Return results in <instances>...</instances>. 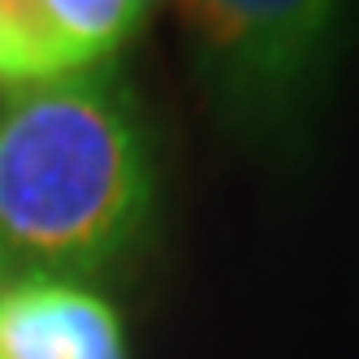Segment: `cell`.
<instances>
[{
	"label": "cell",
	"instance_id": "obj_1",
	"mask_svg": "<svg viewBox=\"0 0 359 359\" xmlns=\"http://www.w3.org/2000/svg\"><path fill=\"white\" fill-rule=\"evenodd\" d=\"M156 165L135 95L79 69L0 95V286L95 281L143 243Z\"/></svg>",
	"mask_w": 359,
	"mask_h": 359
},
{
	"label": "cell",
	"instance_id": "obj_4",
	"mask_svg": "<svg viewBox=\"0 0 359 359\" xmlns=\"http://www.w3.org/2000/svg\"><path fill=\"white\" fill-rule=\"evenodd\" d=\"M0 359H126L117 312L74 281L0 286Z\"/></svg>",
	"mask_w": 359,
	"mask_h": 359
},
{
	"label": "cell",
	"instance_id": "obj_2",
	"mask_svg": "<svg viewBox=\"0 0 359 359\" xmlns=\"http://www.w3.org/2000/svg\"><path fill=\"white\" fill-rule=\"evenodd\" d=\"M173 13L203 100L238 139L281 143L303 130L338 69L346 9L325 0H191Z\"/></svg>",
	"mask_w": 359,
	"mask_h": 359
},
{
	"label": "cell",
	"instance_id": "obj_3",
	"mask_svg": "<svg viewBox=\"0 0 359 359\" xmlns=\"http://www.w3.org/2000/svg\"><path fill=\"white\" fill-rule=\"evenodd\" d=\"M147 13L135 0H0V87L95 69Z\"/></svg>",
	"mask_w": 359,
	"mask_h": 359
}]
</instances>
